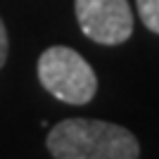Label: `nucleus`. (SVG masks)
Segmentation results:
<instances>
[{
  "mask_svg": "<svg viewBox=\"0 0 159 159\" xmlns=\"http://www.w3.org/2000/svg\"><path fill=\"white\" fill-rule=\"evenodd\" d=\"M55 159H138L140 145L124 126L100 119H64L50 131Z\"/></svg>",
  "mask_w": 159,
  "mask_h": 159,
  "instance_id": "nucleus-1",
  "label": "nucleus"
},
{
  "mask_svg": "<svg viewBox=\"0 0 159 159\" xmlns=\"http://www.w3.org/2000/svg\"><path fill=\"white\" fill-rule=\"evenodd\" d=\"M38 81L66 105H86L98 93L93 66L66 45H52L38 57Z\"/></svg>",
  "mask_w": 159,
  "mask_h": 159,
  "instance_id": "nucleus-2",
  "label": "nucleus"
},
{
  "mask_svg": "<svg viewBox=\"0 0 159 159\" xmlns=\"http://www.w3.org/2000/svg\"><path fill=\"white\" fill-rule=\"evenodd\" d=\"M81 31L100 45H121L133 33V12L128 0H76Z\"/></svg>",
  "mask_w": 159,
  "mask_h": 159,
  "instance_id": "nucleus-3",
  "label": "nucleus"
},
{
  "mask_svg": "<svg viewBox=\"0 0 159 159\" xmlns=\"http://www.w3.org/2000/svg\"><path fill=\"white\" fill-rule=\"evenodd\" d=\"M143 24L152 33H159V0H135Z\"/></svg>",
  "mask_w": 159,
  "mask_h": 159,
  "instance_id": "nucleus-4",
  "label": "nucleus"
},
{
  "mask_svg": "<svg viewBox=\"0 0 159 159\" xmlns=\"http://www.w3.org/2000/svg\"><path fill=\"white\" fill-rule=\"evenodd\" d=\"M7 50H10V38H7L5 24L0 19V69H2V64H5V60H7Z\"/></svg>",
  "mask_w": 159,
  "mask_h": 159,
  "instance_id": "nucleus-5",
  "label": "nucleus"
}]
</instances>
